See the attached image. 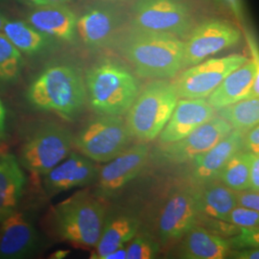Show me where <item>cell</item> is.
<instances>
[{
    "label": "cell",
    "instance_id": "cell-1",
    "mask_svg": "<svg viewBox=\"0 0 259 259\" xmlns=\"http://www.w3.org/2000/svg\"><path fill=\"white\" fill-rule=\"evenodd\" d=\"M119 47L141 78L171 79L183 69L185 41L172 34L131 27Z\"/></svg>",
    "mask_w": 259,
    "mask_h": 259
},
{
    "label": "cell",
    "instance_id": "cell-2",
    "mask_svg": "<svg viewBox=\"0 0 259 259\" xmlns=\"http://www.w3.org/2000/svg\"><path fill=\"white\" fill-rule=\"evenodd\" d=\"M28 102L38 111L75 121L83 112L87 89L81 71L71 65H51L29 85Z\"/></svg>",
    "mask_w": 259,
    "mask_h": 259
},
{
    "label": "cell",
    "instance_id": "cell-3",
    "mask_svg": "<svg viewBox=\"0 0 259 259\" xmlns=\"http://www.w3.org/2000/svg\"><path fill=\"white\" fill-rule=\"evenodd\" d=\"M107 215L101 198L83 190L52 208L49 223L56 236L81 247L94 248Z\"/></svg>",
    "mask_w": 259,
    "mask_h": 259
},
{
    "label": "cell",
    "instance_id": "cell-4",
    "mask_svg": "<svg viewBox=\"0 0 259 259\" xmlns=\"http://www.w3.org/2000/svg\"><path fill=\"white\" fill-rule=\"evenodd\" d=\"M87 100L99 115L121 116L129 111L139 93L137 78L127 67L112 60H102L85 74Z\"/></svg>",
    "mask_w": 259,
    "mask_h": 259
},
{
    "label": "cell",
    "instance_id": "cell-5",
    "mask_svg": "<svg viewBox=\"0 0 259 259\" xmlns=\"http://www.w3.org/2000/svg\"><path fill=\"white\" fill-rule=\"evenodd\" d=\"M179 96L174 83L157 79L148 83L127 111L126 125L133 138L142 141L156 139L165 127Z\"/></svg>",
    "mask_w": 259,
    "mask_h": 259
},
{
    "label": "cell",
    "instance_id": "cell-6",
    "mask_svg": "<svg viewBox=\"0 0 259 259\" xmlns=\"http://www.w3.org/2000/svg\"><path fill=\"white\" fill-rule=\"evenodd\" d=\"M72 146L69 130L54 122L44 123L22 144L20 163L29 172L44 176L70 154Z\"/></svg>",
    "mask_w": 259,
    "mask_h": 259
},
{
    "label": "cell",
    "instance_id": "cell-7",
    "mask_svg": "<svg viewBox=\"0 0 259 259\" xmlns=\"http://www.w3.org/2000/svg\"><path fill=\"white\" fill-rule=\"evenodd\" d=\"M132 138L120 116L98 114L73 136V146L94 162L106 163L127 148Z\"/></svg>",
    "mask_w": 259,
    "mask_h": 259
},
{
    "label": "cell",
    "instance_id": "cell-8",
    "mask_svg": "<svg viewBox=\"0 0 259 259\" xmlns=\"http://www.w3.org/2000/svg\"><path fill=\"white\" fill-rule=\"evenodd\" d=\"M132 27L164 32L186 38L193 29V17L184 0H137Z\"/></svg>",
    "mask_w": 259,
    "mask_h": 259
},
{
    "label": "cell",
    "instance_id": "cell-9",
    "mask_svg": "<svg viewBox=\"0 0 259 259\" xmlns=\"http://www.w3.org/2000/svg\"><path fill=\"white\" fill-rule=\"evenodd\" d=\"M249 58L240 54L213 58L185 68L174 82L179 98H206Z\"/></svg>",
    "mask_w": 259,
    "mask_h": 259
},
{
    "label": "cell",
    "instance_id": "cell-10",
    "mask_svg": "<svg viewBox=\"0 0 259 259\" xmlns=\"http://www.w3.org/2000/svg\"><path fill=\"white\" fill-rule=\"evenodd\" d=\"M185 41L183 69L203 62L205 58L236 46L241 31L226 20L208 19L193 27Z\"/></svg>",
    "mask_w": 259,
    "mask_h": 259
},
{
    "label": "cell",
    "instance_id": "cell-11",
    "mask_svg": "<svg viewBox=\"0 0 259 259\" xmlns=\"http://www.w3.org/2000/svg\"><path fill=\"white\" fill-rule=\"evenodd\" d=\"M232 131V126L221 117L214 116L184 139L162 144L155 157L164 164H183L213 147Z\"/></svg>",
    "mask_w": 259,
    "mask_h": 259
},
{
    "label": "cell",
    "instance_id": "cell-12",
    "mask_svg": "<svg viewBox=\"0 0 259 259\" xmlns=\"http://www.w3.org/2000/svg\"><path fill=\"white\" fill-rule=\"evenodd\" d=\"M201 214L198 210L194 187L175 189L163 205L158 218V236L162 243L179 241L194 225Z\"/></svg>",
    "mask_w": 259,
    "mask_h": 259
},
{
    "label": "cell",
    "instance_id": "cell-13",
    "mask_svg": "<svg viewBox=\"0 0 259 259\" xmlns=\"http://www.w3.org/2000/svg\"><path fill=\"white\" fill-rule=\"evenodd\" d=\"M149 156L147 143L141 142L126 148L117 157L99 168L96 196L110 198L136 179L144 168Z\"/></svg>",
    "mask_w": 259,
    "mask_h": 259
},
{
    "label": "cell",
    "instance_id": "cell-14",
    "mask_svg": "<svg viewBox=\"0 0 259 259\" xmlns=\"http://www.w3.org/2000/svg\"><path fill=\"white\" fill-rule=\"evenodd\" d=\"M99 167L82 154H70L44 175V188L49 196H55L75 187L92 185L98 177Z\"/></svg>",
    "mask_w": 259,
    "mask_h": 259
},
{
    "label": "cell",
    "instance_id": "cell-15",
    "mask_svg": "<svg viewBox=\"0 0 259 259\" xmlns=\"http://www.w3.org/2000/svg\"><path fill=\"white\" fill-rule=\"evenodd\" d=\"M39 248V234L23 213L16 210L1 222L0 259L31 257Z\"/></svg>",
    "mask_w": 259,
    "mask_h": 259
},
{
    "label": "cell",
    "instance_id": "cell-16",
    "mask_svg": "<svg viewBox=\"0 0 259 259\" xmlns=\"http://www.w3.org/2000/svg\"><path fill=\"white\" fill-rule=\"evenodd\" d=\"M215 113L205 98H180L165 127L158 135V142L162 145L184 139L210 120Z\"/></svg>",
    "mask_w": 259,
    "mask_h": 259
},
{
    "label": "cell",
    "instance_id": "cell-17",
    "mask_svg": "<svg viewBox=\"0 0 259 259\" xmlns=\"http://www.w3.org/2000/svg\"><path fill=\"white\" fill-rule=\"evenodd\" d=\"M245 134L238 130H232L213 147L195 157L191 169V181L194 186L217 180L221 169L230 157L244 148Z\"/></svg>",
    "mask_w": 259,
    "mask_h": 259
},
{
    "label": "cell",
    "instance_id": "cell-18",
    "mask_svg": "<svg viewBox=\"0 0 259 259\" xmlns=\"http://www.w3.org/2000/svg\"><path fill=\"white\" fill-rule=\"evenodd\" d=\"M121 25V16L116 9L98 7L89 10L76 22V30L83 44L93 49L110 46Z\"/></svg>",
    "mask_w": 259,
    "mask_h": 259
},
{
    "label": "cell",
    "instance_id": "cell-19",
    "mask_svg": "<svg viewBox=\"0 0 259 259\" xmlns=\"http://www.w3.org/2000/svg\"><path fill=\"white\" fill-rule=\"evenodd\" d=\"M252 59L228 75L207 96V102L215 111L246 98L254 78L259 75L258 52L250 45Z\"/></svg>",
    "mask_w": 259,
    "mask_h": 259
},
{
    "label": "cell",
    "instance_id": "cell-20",
    "mask_svg": "<svg viewBox=\"0 0 259 259\" xmlns=\"http://www.w3.org/2000/svg\"><path fill=\"white\" fill-rule=\"evenodd\" d=\"M180 241L179 258H228L232 250L227 238L208 232L200 224L194 225Z\"/></svg>",
    "mask_w": 259,
    "mask_h": 259
},
{
    "label": "cell",
    "instance_id": "cell-21",
    "mask_svg": "<svg viewBox=\"0 0 259 259\" xmlns=\"http://www.w3.org/2000/svg\"><path fill=\"white\" fill-rule=\"evenodd\" d=\"M139 218L129 211H113L106 215L102 232L92 258L102 259L106 254L129 243L139 232Z\"/></svg>",
    "mask_w": 259,
    "mask_h": 259
},
{
    "label": "cell",
    "instance_id": "cell-22",
    "mask_svg": "<svg viewBox=\"0 0 259 259\" xmlns=\"http://www.w3.org/2000/svg\"><path fill=\"white\" fill-rule=\"evenodd\" d=\"M77 18L65 5H44L36 7L28 16V23L46 36L72 40Z\"/></svg>",
    "mask_w": 259,
    "mask_h": 259
},
{
    "label": "cell",
    "instance_id": "cell-23",
    "mask_svg": "<svg viewBox=\"0 0 259 259\" xmlns=\"http://www.w3.org/2000/svg\"><path fill=\"white\" fill-rule=\"evenodd\" d=\"M24 185L25 176L17 157L0 156V223L17 210Z\"/></svg>",
    "mask_w": 259,
    "mask_h": 259
},
{
    "label": "cell",
    "instance_id": "cell-24",
    "mask_svg": "<svg viewBox=\"0 0 259 259\" xmlns=\"http://www.w3.org/2000/svg\"><path fill=\"white\" fill-rule=\"evenodd\" d=\"M194 188L197 207L202 216L224 220L236 206L235 191L218 180Z\"/></svg>",
    "mask_w": 259,
    "mask_h": 259
},
{
    "label": "cell",
    "instance_id": "cell-25",
    "mask_svg": "<svg viewBox=\"0 0 259 259\" xmlns=\"http://www.w3.org/2000/svg\"><path fill=\"white\" fill-rule=\"evenodd\" d=\"M1 33L18 50L26 54L38 52L47 45L46 35L21 20L7 19Z\"/></svg>",
    "mask_w": 259,
    "mask_h": 259
},
{
    "label": "cell",
    "instance_id": "cell-26",
    "mask_svg": "<svg viewBox=\"0 0 259 259\" xmlns=\"http://www.w3.org/2000/svg\"><path fill=\"white\" fill-rule=\"evenodd\" d=\"M253 153L240 150L230 157L223 166L217 180L234 191L250 186V167Z\"/></svg>",
    "mask_w": 259,
    "mask_h": 259
},
{
    "label": "cell",
    "instance_id": "cell-27",
    "mask_svg": "<svg viewBox=\"0 0 259 259\" xmlns=\"http://www.w3.org/2000/svg\"><path fill=\"white\" fill-rule=\"evenodd\" d=\"M217 115L227 121L232 130L247 133L258 124V98L243 99L218 110Z\"/></svg>",
    "mask_w": 259,
    "mask_h": 259
},
{
    "label": "cell",
    "instance_id": "cell-28",
    "mask_svg": "<svg viewBox=\"0 0 259 259\" xmlns=\"http://www.w3.org/2000/svg\"><path fill=\"white\" fill-rule=\"evenodd\" d=\"M22 67L21 52L0 32V83H16L20 77Z\"/></svg>",
    "mask_w": 259,
    "mask_h": 259
},
{
    "label": "cell",
    "instance_id": "cell-29",
    "mask_svg": "<svg viewBox=\"0 0 259 259\" xmlns=\"http://www.w3.org/2000/svg\"><path fill=\"white\" fill-rule=\"evenodd\" d=\"M126 249L127 259H152L157 257L160 246L152 235L137 232Z\"/></svg>",
    "mask_w": 259,
    "mask_h": 259
},
{
    "label": "cell",
    "instance_id": "cell-30",
    "mask_svg": "<svg viewBox=\"0 0 259 259\" xmlns=\"http://www.w3.org/2000/svg\"><path fill=\"white\" fill-rule=\"evenodd\" d=\"M232 250L253 248L259 246V230L257 227H240L235 235L227 238Z\"/></svg>",
    "mask_w": 259,
    "mask_h": 259
},
{
    "label": "cell",
    "instance_id": "cell-31",
    "mask_svg": "<svg viewBox=\"0 0 259 259\" xmlns=\"http://www.w3.org/2000/svg\"><path fill=\"white\" fill-rule=\"evenodd\" d=\"M198 224L203 226L208 232H212L214 234H217V235L222 236L225 238L235 235L240 231V227L235 226L232 223L227 222V221H224L221 219L205 217L202 215L199 219Z\"/></svg>",
    "mask_w": 259,
    "mask_h": 259
},
{
    "label": "cell",
    "instance_id": "cell-32",
    "mask_svg": "<svg viewBox=\"0 0 259 259\" xmlns=\"http://www.w3.org/2000/svg\"><path fill=\"white\" fill-rule=\"evenodd\" d=\"M224 221L232 223L238 227H257L259 223V213L256 210L236 205L232 211L225 217Z\"/></svg>",
    "mask_w": 259,
    "mask_h": 259
},
{
    "label": "cell",
    "instance_id": "cell-33",
    "mask_svg": "<svg viewBox=\"0 0 259 259\" xmlns=\"http://www.w3.org/2000/svg\"><path fill=\"white\" fill-rule=\"evenodd\" d=\"M236 205L259 211V194L257 191L244 189L235 191Z\"/></svg>",
    "mask_w": 259,
    "mask_h": 259
},
{
    "label": "cell",
    "instance_id": "cell-34",
    "mask_svg": "<svg viewBox=\"0 0 259 259\" xmlns=\"http://www.w3.org/2000/svg\"><path fill=\"white\" fill-rule=\"evenodd\" d=\"M217 6L229 11L240 22L244 21V6L242 0H211Z\"/></svg>",
    "mask_w": 259,
    "mask_h": 259
},
{
    "label": "cell",
    "instance_id": "cell-35",
    "mask_svg": "<svg viewBox=\"0 0 259 259\" xmlns=\"http://www.w3.org/2000/svg\"><path fill=\"white\" fill-rule=\"evenodd\" d=\"M243 150L251 152L255 155L259 154V126L258 124L249 130L244 137Z\"/></svg>",
    "mask_w": 259,
    "mask_h": 259
},
{
    "label": "cell",
    "instance_id": "cell-36",
    "mask_svg": "<svg viewBox=\"0 0 259 259\" xmlns=\"http://www.w3.org/2000/svg\"><path fill=\"white\" fill-rule=\"evenodd\" d=\"M249 189L257 192L259 190V156L255 154H253L250 162Z\"/></svg>",
    "mask_w": 259,
    "mask_h": 259
},
{
    "label": "cell",
    "instance_id": "cell-37",
    "mask_svg": "<svg viewBox=\"0 0 259 259\" xmlns=\"http://www.w3.org/2000/svg\"><path fill=\"white\" fill-rule=\"evenodd\" d=\"M228 258L233 259H258V247L243 248L238 250H231Z\"/></svg>",
    "mask_w": 259,
    "mask_h": 259
},
{
    "label": "cell",
    "instance_id": "cell-38",
    "mask_svg": "<svg viewBox=\"0 0 259 259\" xmlns=\"http://www.w3.org/2000/svg\"><path fill=\"white\" fill-rule=\"evenodd\" d=\"M7 138V113L3 103L0 99V141Z\"/></svg>",
    "mask_w": 259,
    "mask_h": 259
},
{
    "label": "cell",
    "instance_id": "cell-39",
    "mask_svg": "<svg viewBox=\"0 0 259 259\" xmlns=\"http://www.w3.org/2000/svg\"><path fill=\"white\" fill-rule=\"evenodd\" d=\"M102 259H127V249L126 246H122L116 250H112L106 254Z\"/></svg>",
    "mask_w": 259,
    "mask_h": 259
},
{
    "label": "cell",
    "instance_id": "cell-40",
    "mask_svg": "<svg viewBox=\"0 0 259 259\" xmlns=\"http://www.w3.org/2000/svg\"><path fill=\"white\" fill-rule=\"evenodd\" d=\"M23 1L26 2L29 5H32V6H35V7L47 5V0H23Z\"/></svg>",
    "mask_w": 259,
    "mask_h": 259
},
{
    "label": "cell",
    "instance_id": "cell-41",
    "mask_svg": "<svg viewBox=\"0 0 259 259\" xmlns=\"http://www.w3.org/2000/svg\"><path fill=\"white\" fill-rule=\"evenodd\" d=\"M71 0H47V4L50 5H65Z\"/></svg>",
    "mask_w": 259,
    "mask_h": 259
},
{
    "label": "cell",
    "instance_id": "cell-42",
    "mask_svg": "<svg viewBox=\"0 0 259 259\" xmlns=\"http://www.w3.org/2000/svg\"><path fill=\"white\" fill-rule=\"evenodd\" d=\"M7 18L3 15V14H1L0 13V32L2 31V28L4 26V24H5V22L7 21Z\"/></svg>",
    "mask_w": 259,
    "mask_h": 259
},
{
    "label": "cell",
    "instance_id": "cell-43",
    "mask_svg": "<svg viewBox=\"0 0 259 259\" xmlns=\"http://www.w3.org/2000/svg\"><path fill=\"white\" fill-rule=\"evenodd\" d=\"M99 1H102V2H126L129 0H99Z\"/></svg>",
    "mask_w": 259,
    "mask_h": 259
}]
</instances>
